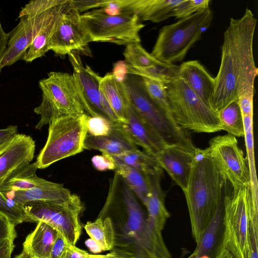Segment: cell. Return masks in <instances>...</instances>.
Segmentation results:
<instances>
[{
	"label": "cell",
	"mask_w": 258,
	"mask_h": 258,
	"mask_svg": "<svg viewBox=\"0 0 258 258\" xmlns=\"http://www.w3.org/2000/svg\"><path fill=\"white\" fill-rule=\"evenodd\" d=\"M140 201L115 172L99 216L109 217L114 242L111 251L118 258H171L162 232L148 219Z\"/></svg>",
	"instance_id": "obj_1"
},
{
	"label": "cell",
	"mask_w": 258,
	"mask_h": 258,
	"mask_svg": "<svg viewBox=\"0 0 258 258\" xmlns=\"http://www.w3.org/2000/svg\"><path fill=\"white\" fill-rule=\"evenodd\" d=\"M256 22L247 8L241 18L230 19L224 33L220 66L211 101L212 108L217 112L237 99L238 95L254 91L258 75L253 53Z\"/></svg>",
	"instance_id": "obj_2"
},
{
	"label": "cell",
	"mask_w": 258,
	"mask_h": 258,
	"mask_svg": "<svg viewBox=\"0 0 258 258\" xmlns=\"http://www.w3.org/2000/svg\"><path fill=\"white\" fill-rule=\"evenodd\" d=\"M212 159L208 148H197L185 195L192 236L197 243L230 190Z\"/></svg>",
	"instance_id": "obj_3"
},
{
	"label": "cell",
	"mask_w": 258,
	"mask_h": 258,
	"mask_svg": "<svg viewBox=\"0 0 258 258\" xmlns=\"http://www.w3.org/2000/svg\"><path fill=\"white\" fill-rule=\"evenodd\" d=\"M122 81L130 106L154 134L167 145H177L195 151L197 147L189 134L170 118L152 100L141 77L126 74Z\"/></svg>",
	"instance_id": "obj_4"
},
{
	"label": "cell",
	"mask_w": 258,
	"mask_h": 258,
	"mask_svg": "<svg viewBox=\"0 0 258 258\" xmlns=\"http://www.w3.org/2000/svg\"><path fill=\"white\" fill-rule=\"evenodd\" d=\"M212 19L213 13L208 8L163 26L159 32L151 55L168 64L182 61L209 27Z\"/></svg>",
	"instance_id": "obj_5"
},
{
	"label": "cell",
	"mask_w": 258,
	"mask_h": 258,
	"mask_svg": "<svg viewBox=\"0 0 258 258\" xmlns=\"http://www.w3.org/2000/svg\"><path fill=\"white\" fill-rule=\"evenodd\" d=\"M165 85L174 120L180 127L205 133L222 130L218 112L196 95L183 79L177 77Z\"/></svg>",
	"instance_id": "obj_6"
},
{
	"label": "cell",
	"mask_w": 258,
	"mask_h": 258,
	"mask_svg": "<svg viewBox=\"0 0 258 258\" xmlns=\"http://www.w3.org/2000/svg\"><path fill=\"white\" fill-rule=\"evenodd\" d=\"M42 101L34 111L40 116L35 128L41 130L53 119L85 112L72 74L51 72L39 81Z\"/></svg>",
	"instance_id": "obj_7"
},
{
	"label": "cell",
	"mask_w": 258,
	"mask_h": 258,
	"mask_svg": "<svg viewBox=\"0 0 258 258\" xmlns=\"http://www.w3.org/2000/svg\"><path fill=\"white\" fill-rule=\"evenodd\" d=\"M88 116L85 113L55 118L49 122L46 143L35 162L37 169L46 168L84 150Z\"/></svg>",
	"instance_id": "obj_8"
},
{
	"label": "cell",
	"mask_w": 258,
	"mask_h": 258,
	"mask_svg": "<svg viewBox=\"0 0 258 258\" xmlns=\"http://www.w3.org/2000/svg\"><path fill=\"white\" fill-rule=\"evenodd\" d=\"M80 19L89 42H111L126 45L141 42L139 33L145 27L134 14H110L104 8L84 13L80 15Z\"/></svg>",
	"instance_id": "obj_9"
},
{
	"label": "cell",
	"mask_w": 258,
	"mask_h": 258,
	"mask_svg": "<svg viewBox=\"0 0 258 258\" xmlns=\"http://www.w3.org/2000/svg\"><path fill=\"white\" fill-rule=\"evenodd\" d=\"M63 0L30 1L19 12L18 24L9 33L7 50L2 68L22 59L55 7Z\"/></svg>",
	"instance_id": "obj_10"
},
{
	"label": "cell",
	"mask_w": 258,
	"mask_h": 258,
	"mask_svg": "<svg viewBox=\"0 0 258 258\" xmlns=\"http://www.w3.org/2000/svg\"><path fill=\"white\" fill-rule=\"evenodd\" d=\"M249 194V186L231 188L224 199L222 246L235 258H246L247 256Z\"/></svg>",
	"instance_id": "obj_11"
},
{
	"label": "cell",
	"mask_w": 258,
	"mask_h": 258,
	"mask_svg": "<svg viewBox=\"0 0 258 258\" xmlns=\"http://www.w3.org/2000/svg\"><path fill=\"white\" fill-rule=\"evenodd\" d=\"M30 222L43 221L56 229L73 245L79 240L82 230L80 216L84 209L78 195L65 203L31 201L20 206Z\"/></svg>",
	"instance_id": "obj_12"
},
{
	"label": "cell",
	"mask_w": 258,
	"mask_h": 258,
	"mask_svg": "<svg viewBox=\"0 0 258 258\" xmlns=\"http://www.w3.org/2000/svg\"><path fill=\"white\" fill-rule=\"evenodd\" d=\"M210 156L232 189L249 186L250 177L246 158L235 137L227 134L213 138L209 142Z\"/></svg>",
	"instance_id": "obj_13"
},
{
	"label": "cell",
	"mask_w": 258,
	"mask_h": 258,
	"mask_svg": "<svg viewBox=\"0 0 258 258\" xmlns=\"http://www.w3.org/2000/svg\"><path fill=\"white\" fill-rule=\"evenodd\" d=\"M68 55L85 112L91 116L101 117L113 123L120 121L100 90L101 77L83 64L78 52L72 51Z\"/></svg>",
	"instance_id": "obj_14"
},
{
	"label": "cell",
	"mask_w": 258,
	"mask_h": 258,
	"mask_svg": "<svg viewBox=\"0 0 258 258\" xmlns=\"http://www.w3.org/2000/svg\"><path fill=\"white\" fill-rule=\"evenodd\" d=\"M81 14L69 3L61 15L56 28L50 37L48 51L64 55L72 51L88 53L89 43L80 22Z\"/></svg>",
	"instance_id": "obj_15"
},
{
	"label": "cell",
	"mask_w": 258,
	"mask_h": 258,
	"mask_svg": "<svg viewBox=\"0 0 258 258\" xmlns=\"http://www.w3.org/2000/svg\"><path fill=\"white\" fill-rule=\"evenodd\" d=\"M35 150V141L23 134H17L0 146V189L30 164Z\"/></svg>",
	"instance_id": "obj_16"
},
{
	"label": "cell",
	"mask_w": 258,
	"mask_h": 258,
	"mask_svg": "<svg viewBox=\"0 0 258 258\" xmlns=\"http://www.w3.org/2000/svg\"><path fill=\"white\" fill-rule=\"evenodd\" d=\"M183 0H104L102 8L107 11L136 15L143 21L159 23L173 16L175 8Z\"/></svg>",
	"instance_id": "obj_17"
},
{
	"label": "cell",
	"mask_w": 258,
	"mask_h": 258,
	"mask_svg": "<svg viewBox=\"0 0 258 258\" xmlns=\"http://www.w3.org/2000/svg\"><path fill=\"white\" fill-rule=\"evenodd\" d=\"M194 152L177 145H166L155 157L161 168L183 192L188 185Z\"/></svg>",
	"instance_id": "obj_18"
},
{
	"label": "cell",
	"mask_w": 258,
	"mask_h": 258,
	"mask_svg": "<svg viewBox=\"0 0 258 258\" xmlns=\"http://www.w3.org/2000/svg\"><path fill=\"white\" fill-rule=\"evenodd\" d=\"M84 148L97 150L113 157L138 149L123 128L121 121L114 123L107 135L93 136L87 134Z\"/></svg>",
	"instance_id": "obj_19"
},
{
	"label": "cell",
	"mask_w": 258,
	"mask_h": 258,
	"mask_svg": "<svg viewBox=\"0 0 258 258\" xmlns=\"http://www.w3.org/2000/svg\"><path fill=\"white\" fill-rule=\"evenodd\" d=\"M177 77L183 79L196 95L212 107L215 78L200 62L195 60L182 62L178 66Z\"/></svg>",
	"instance_id": "obj_20"
},
{
	"label": "cell",
	"mask_w": 258,
	"mask_h": 258,
	"mask_svg": "<svg viewBox=\"0 0 258 258\" xmlns=\"http://www.w3.org/2000/svg\"><path fill=\"white\" fill-rule=\"evenodd\" d=\"M72 194L63 184L48 181L44 184L27 190L11 191L5 196L17 205L22 206L31 201L65 203L74 198Z\"/></svg>",
	"instance_id": "obj_21"
},
{
	"label": "cell",
	"mask_w": 258,
	"mask_h": 258,
	"mask_svg": "<svg viewBox=\"0 0 258 258\" xmlns=\"http://www.w3.org/2000/svg\"><path fill=\"white\" fill-rule=\"evenodd\" d=\"M121 124L135 145L140 146L144 151L155 157L167 145L141 120L131 106L127 120L121 122Z\"/></svg>",
	"instance_id": "obj_22"
},
{
	"label": "cell",
	"mask_w": 258,
	"mask_h": 258,
	"mask_svg": "<svg viewBox=\"0 0 258 258\" xmlns=\"http://www.w3.org/2000/svg\"><path fill=\"white\" fill-rule=\"evenodd\" d=\"M99 89L118 120L125 122L130 103L122 78L113 73H107L101 77Z\"/></svg>",
	"instance_id": "obj_23"
},
{
	"label": "cell",
	"mask_w": 258,
	"mask_h": 258,
	"mask_svg": "<svg viewBox=\"0 0 258 258\" xmlns=\"http://www.w3.org/2000/svg\"><path fill=\"white\" fill-rule=\"evenodd\" d=\"M223 204L216 212L203 233L194 251L186 258H215L221 250L223 235Z\"/></svg>",
	"instance_id": "obj_24"
},
{
	"label": "cell",
	"mask_w": 258,
	"mask_h": 258,
	"mask_svg": "<svg viewBox=\"0 0 258 258\" xmlns=\"http://www.w3.org/2000/svg\"><path fill=\"white\" fill-rule=\"evenodd\" d=\"M59 232L49 224L39 221L26 237L23 251L28 258H49L51 247Z\"/></svg>",
	"instance_id": "obj_25"
},
{
	"label": "cell",
	"mask_w": 258,
	"mask_h": 258,
	"mask_svg": "<svg viewBox=\"0 0 258 258\" xmlns=\"http://www.w3.org/2000/svg\"><path fill=\"white\" fill-rule=\"evenodd\" d=\"M70 0L63 1L55 6L51 14L43 24L32 44L28 49L22 60L31 62L45 55L48 51L47 45L59 22L61 15L69 3Z\"/></svg>",
	"instance_id": "obj_26"
},
{
	"label": "cell",
	"mask_w": 258,
	"mask_h": 258,
	"mask_svg": "<svg viewBox=\"0 0 258 258\" xmlns=\"http://www.w3.org/2000/svg\"><path fill=\"white\" fill-rule=\"evenodd\" d=\"M162 174L150 176L151 192L144 204L148 219L160 231L163 230L170 214L165 204V195L161 186Z\"/></svg>",
	"instance_id": "obj_27"
},
{
	"label": "cell",
	"mask_w": 258,
	"mask_h": 258,
	"mask_svg": "<svg viewBox=\"0 0 258 258\" xmlns=\"http://www.w3.org/2000/svg\"><path fill=\"white\" fill-rule=\"evenodd\" d=\"M113 158L115 172L122 178L144 205L151 192L150 176L145 175L134 167Z\"/></svg>",
	"instance_id": "obj_28"
},
{
	"label": "cell",
	"mask_w": 258,
	"mask_h": 258,
	"mask_svg": "<svg viewBox=\"0 0 258 258\" xmlns=\"http://www.w3.org/2000/svg\"><path fill=\"white\" fill-rule=\"evenodd\" d=\"M243 122L246 160L249 173V197L248 202L255 209L258 210V183L256 172L253 132V115L243 116Z\"/></svg>",
	"instance_id": "obj_29"
},
{
	"label": "cell",
	"mask_w": 258,
	"mask_h": 258,
	"mask_svg": "<svg viewBox=\"0 0 258 258\" xmlns=\"http://www.w3.org/2000/svg\"><path fill=\"white\" fill-rule=\"evenodd\" d=\"M113 157V156H112ZM147 176L163 173L156 158L139 149L114 157Z\"/></svg>",
	"instance_id": "obj_30"
},
{
	"label": "cell",
	"mask_w": 258,
	"mask_h": 258,
	"mask_svg": "<svg viewBox=\"0 0 258 258\" xmlns=\"http://www.w3.org/2000/svg\"><path fill=\"white\" fill-rule=\"evenodd\" d=\"M84 228L90 237L102 248L103 251L111 250L114 242V232L111 219L99 216L94 222L88 221Z\"/></svg>",
	"instance_id": "obj_31"
},
{
	"label": "cell",
	"mask_w": 258,
	"mask_h": 258,
	"mask_svg": "<svg viewBox=\"0 0 258 258\" xmlns=\"http://www.w3.org/2000/svg\"><path fill=\"white\" fill-rule=\"evenodd\" d=\"M37 169L36 163L29 165L11 178L0 189L5 196L16 190H27L45 184L48 180L38 177L36 171Z\"/></svg>",
	"instance_id": "obj_32"
},
{
	"label": "cell",
	"mask_w": 258,
	"mask_h": 258,
	"mask_svg": "<svg viewBox=\"0 0 258 258\" xmlns=\"http://www.w3.org/2000/svg\"><path fill=\"white\" fill-rule=\"evenodd\" d=\"M125 73L167 84L177 77L178 66L162 62L144 68H133L124 64Z\"/></svg>",
	"instance_id": "obj_33"
},
{
	"label": "cell",
	"mask_w": 258,
	"mask_h": 258,
	"mask_svg": "<svg viewBox=\"0 0 258 258\" xmlns=\"http://www.w3.org/2000/svg\"><path fill=\"white\" fill-rule=\"evenodd\" d=\"M218 114L222 130L234 137H244L243 118L238 98L220 110Z\"/></svg>",
	"instance_id": "obj_34"
},
{
	"label": "cell",
	"mask_w": 258,
	"mask_h": 258,
	"mask_svg": "<svg viewBox=\"0 0 258 258\" xmlns=\"http://www.w3.org/2000/svg\"><path fill=\"white\" fill-rule=\"evenodd\" d=\"M125 65L133 68H144L160 64L161 62L148 52L140 42L126 44L123 52Z\"/></svg>",
	"instance_id": "obj_35"
},
{
	"label": "cell",
	"mask_w": 258,
	"mask_h": 258,
	"mask_svg": "<svg viewBox=\"0 0 258 258\" xmlns=\"http://www.w3.org/2000/svg\"><path fill=\"white\" fill-rule=\"evenodd\" d=\"M141 78L150 97L170 118L175 121L167 97L165 84L146 78Z\"/></svg>",
	"instance_id": "obj_36"
},
{
	"label": "cell",
	"mask_w": 258,
	"mask_h": 258,
	"mask_svg": "<svg viewBox=\"0 0 258 258\" xmlns=\"http://www.w3.org/2000/svg\"><path fill=\"white\" fill-rule=\"evenodd\" d=\"M0 213L15 225L30 222L23 208L6 197L0 190Z\"/></svg>",
	"instance_id": "obj_37"
},
{
	"label": "cell",
	"mask_w": 258,
	"mask_h": 258,
	"mask_svg": "<svg viewBox=\"0 0 258 258\" xmlns=\"http://www.w3.org/2000/svg\"><path fill=\"white\" fill-rule=\"evenodd\" d=\"M209 0H183L173 11V16L176 19H183L209 8Z\"/></svg>",
	"instance_id": "obj_38"
},
{
	"label": "cell",
	"mask_w": 258,
	"mask_h": 258,
	"mask_svg": "<svg viewBox=\"0 0 258 258\" xmlns=\"http://www.w3.org/2000/svg\"><path fill=\"white\" fill-rule=\"evenodd\" d=\"M114 123L99 116H88L87 134L93 136L108 135L112 130Z\"/></svg>",
	"instance_id": "obj_39"
},
{
	"label": "cell",
	"mask_w": 258,
	"mask_h": 258,
	"mask_svg": "<svg viewBox=\"0 0 258 258\" xmlns=\"http://www.w3.org/2000/svg\"><path fill=\"white\" fill-rule=\"evenodd\" d=\"M16 225L0 213V246L7 241H14L17 236Z\"/></svg>",
	"instance_id": "obj_40"
},
{
	"label": "cell",
	"mask_w": 258,
	"mask_h": 258,
	"mask_svg": "<svg viewBox=\"0 0 258 258\" xmlns=\"http://www.w3.org/2000/svg\"><path fill=\"white\" fill-rule=\"evenodd\" d=\"M93 166L100 171L114 170V161L112 156L102 154L101 155L94 156L91 160Z\"/></svg>",
	"instance_id": "obj_41"
},
{
	"label": "cell",
	"mask_w": 258,
	"mask_h": 258,
	"mask_svg": "<svg viewBox=\"0 0 258 258\" xmlns=\"http://www.w3.org/2000/svg\"><path fill=\"white\" fill-rule=\"evenodd\" d=\"M70 244L59 232L51 247L49 258H61Z\"/></svg>",
	"instance_id": "obj_42"
},
{
	"label": "cell",
	"mask_w": 258,
	"mask_h": 258,
	"mask_svg": "<svg viewBox=\"0 0 258 258\" xmlns=\"http://www.w3.org/2000/svg\"><path fill=\"white\" fill-rule=\"evenodd\" d=\"M254 93H244L238 96V101L243 116L253 115Z\"/></svg>",
	"instance_id": "obj_43"
},
{
	"label": "cell",
	"mask_w": 258,
	"mask_h": 258,
	"mask_svg": "<svg viewBox=\"0 0 258 258\" xmlns=\"http://www.w3.org/2000/svg\"><path fill=\"white\" fill-rule=\"evenodd\" d=\"M9 39V33L4 30L0 20V73L2 68V62L7 50Z\"/></svg>",
	"instance_id": "obj_44"
},
{
	"label": "cell",
	"mask_w": 258,
	"mask_h": 258,
	"mask_svg": "<svg viewBox=\"0 0 258 258\" xmlns=\"http://www.w3.org/2000/svg\"><path fill=\"white\" fill-rule=\"evenodd\" d=\"M88 254L87 251L70 244L61 258H86Z\"/></svg>",
	"instance_id": "obj_45"
},
{
	"label": "cell",
	"mask_w": 258,
	"mask_h": 258,
	"mask_svg": "<svg viewBox=\"0 0 258 258\" xmlns=\"http://www.w3.org/2000/svg\"><path fill=\"white\" fill-rule=\"evenodd\" d=\"M18 134V126L11 125L6 128L0 129V146Z\"/></svg>",
	"instance_id": "obj_46"
},
{
	"label": "cell",
	"mask_w": 258,
	"mask_h": 258,
	"mask_svg": "<svg viewBox=\"0 0 258 258\" xmlns=\"http://www.w3.org/2000/svg\"><path fill=\"white\" fill-rule=\"evenodd\" d=\"M14 241H7L0 246V258H11L15 247Z\"/></svg>",
	"instance_id": "obj_47"
},
{
	"label": "cell",
	"mask_w": 258,
	"mask_h": 258,
	"mask_svg": "<svg viewBox=\"0 0 258 258\" xmlns=\"http://www.w3.org/2000/svg\"><path fill=\"white\" fill-rule=\"evenodd\" d=\"M85 244L90 251L93 253H98L103 251L101 246L94 240L89 238L85 241Z\"/></svg>",
	"instance_id": "obj_48"
},
{
	"label": "cell",
	"mask_w": 258,
	"mask_h": 258,
	"mask_svg": "<svg viewBox=\"0 0 258 258\" xmlns=\"http://www.w3.org/2000/svg\"><path fill=\"white\" fill-rule=\"evenodd\" d=\"M86 258H118V256L114 251H110V252L106 254H92L89 253Z\"/></svg>",
	"instance_id": "obj_49"
},
{
	"label": "cell",
	"mask_w": 258,
	"mask_h": 258,
	"mask_svg": "<svg viewBox=\"0 0 258 258\" xmlns=\"http://www.w3.org/2000/svg\"><path fill=\"white\" fill-rule=\"evenodd\" d=\"M215 258H235L226 248L222 247Z\"/></svg>",
	"instance_id": "obj_50"
},
{
	"label": "cell",
	"mask_w": 258,
	"mask_h": 258,
	"mask_svg": "<svg viewBox=\"0 0 258 258\" xmlns=\"http://www.w3.org/2000/svg\"><path fill=\"white\" fill-rule=\"evenodd\" d=\"M15 258H28L26 254L22 252L21 253L16 256Z\"/></svg>",
	"instance_id": "obj_51"
}]
</instances>
